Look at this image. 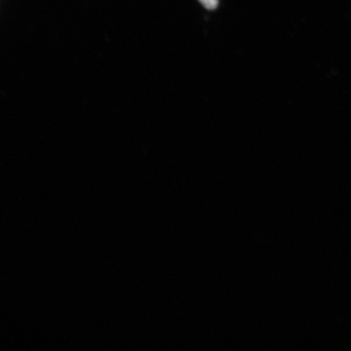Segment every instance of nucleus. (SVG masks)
Segmentation results:
<instances>
[{
    "instance_id": "1",
    "label": "nucleus",
    "mask_w": 351,
    "mask_h": 351,
    "mask_svg": "<svg viewBox=\"0 0 351 351\" xmlns=\"http://www.w3.org/2000/svg\"><path fill=\"white\" fill-rule=\"evenodd\" d=\"M199 2L209 10H213L217 8L219 0H199Z\"/></svg>"
}]
</instances>
